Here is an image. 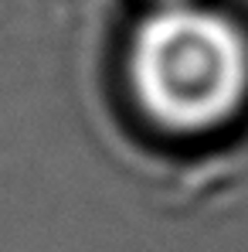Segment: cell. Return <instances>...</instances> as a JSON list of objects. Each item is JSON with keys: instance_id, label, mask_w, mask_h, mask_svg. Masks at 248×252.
I'll return each instance as SVG.
<instances>
[{"instance_id": "1", "label": "cell", "mask_w": 248, "mask_h": 252, "mask_svg": "<svg viewBox=\"0 0 248 252\" xmlns=\"http://www.w3.org/2000/svg\"><path fill=\"white\" fill-rule=\"evenodd\" d=\"M126 75L136 106L157 126L201 133L238 109L248 89V48L228 17L170 3L136 28Z\"/></svg>"}]
</instances>
